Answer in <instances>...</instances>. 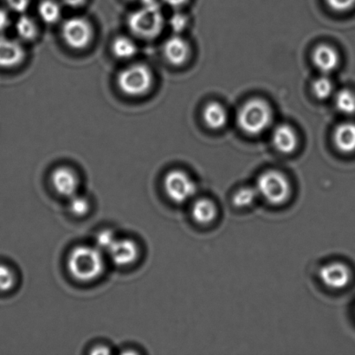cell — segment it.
I'll return each instance as SVG.
<instances>
[{"label":"cell","instance_id":"obj_6","mask_svg":"<svg viewBox=\"0 0 355 355\" xmlns=\"http://www.w3.org/2000/svg\"><path fill=\"white\" fill-rule=\"evenodd\" d=\"M61 36L64 44L72 50H85L93 40L92 24L81 16L69 17L62 24Z\"/></svg>","mask_w":355,"mask_h":355},{"label":"cell","instance_id":"obj_24","mask_svg":"<svg viewBox=\"0 0 355 355\" xmlns=\"http://www.w3.org/2000/svg\"><path fill=\"white\" fill-rule=\"evenodd\" d=\"M69 209L76 217H83L90 210L89 200L85 196L76 193L69 198Z\"/></svg>","mask_w":355,"mask_h":355},{"label":"cell","instance_id":"obj_33","mask_svg":"<svg viewBox=\"0 0 355 355\" xmlns=\"http://www.w3.org/2000/svg\"><path fill=\"white\" fill-rule=\"evenodd\" d=\"M110 353V350L107 349V347L99 346L96 347L95 350L92 351V354H107Z\"/></svg>","mask_w":355,"mask_h":355},{"label":"cell","instance_id":"obj_22","mask_svg":"<svg viewBox=\"0 0 355 355\" xmlns=\"http://www.w3.org/2000/svg\"><path fill=\"white\" fill-rule=\"evenodd\" d=\"M259 197L257 188L254 187H243L239 188L238 191L233 194L232 202L236 207L246 208L250 207L255 203L257 198Z\"/></svg>","mask_w":355,"mask_h":355},{"label":"cell","instance_id":"obj_10","mask_svg":"<svg viewBox=\"0 0 355 355\" xmlns=\"http://www.w3.org/2000/svg\"><path fill=\"white\" fill-rule=\"evenodd\" d=\"M52 186L62 197L71 198L78 193L80 179L74 169L67 166H61L52 171Z\"/></svg>","mask_w":355,"mask_h":355},{"label":"cell","instance_id":"obj_21","mask_svg":"<svg viewBox=\"0 0 355 355\" xmlns=\"http://www.w3.org/2000/svg\"><path fill=\"white\" fill-rule=\"evenodd\" d=\"M335 103L340 113L345 116L355 114V93L349 89L339 90L336 94Z\"/></svg>","mask_w":355,"mask_h":355},{"label":"cell","instance_id":"obj_5","mask_svg":"<svg viewBox=\"0 0 355 355\" xmlns=\"http://www.w3.org/2000/svg\"><path fill=\"white\" fill-rule=\"evenodd\" d=\"M255 187L259 197L273 205L284 204L291 195L290 180L277 170H268L261 173Z\"/></svg>","mask_w":355,"mask_h":355},{"label":"cell","instance_id":"obj_23","mask_svg":"<svg viewBox=\"0 0 355 355\" xmlns=\"http://www.w3.org/2000/svg\"><path fill=\"white\" fill-rule=\"evenodd\" d=\"M313 94L319 100H326L333 95L335 87L328 76H321L315 79L312 85Z\"/></svg>","mask_w":355,"mask_h":355},{"label":"cell","instance_id":"obj_9","mask_svg":"<svg viewBox=\"0 0 355 355\" xmlns=\"http://www.w3.org/2000/svg\"><path fill=\"white\" fill-rule=\"evenodd\" d=\"M19 38L0 35V69L17 67L26 59V50Z\"/></svg>","mask_w":355,"mask_h":355},{"label":"cell","instance_id":"obj_27","mask_svg":"<svg viewBox=\"0 0 355 355\" xmlns=\"http://www.w3.org/2000/svg\"><path fill=\"white\" fill-rule=\"evenodd\" d=\"M168 24L173 34H180L188 26V17L180 10H175L170 16Z\"/></svg>","mask_w":355,"mask_h":355},{"label":"cell","instance_id":"obj_11","mask_svg":"<svg viewBox=\"0 0 355 355\" xmlns=\"http://www.w3.org/2000/svg\"><path fill=\"white\" fill-rule=\"evenodd\" d=\"M111 260L117 266H130L138 260L139 247L134 240L117 239L109 250Z\"/></svg>","mask_w":355,"mask_h":355},{"label":"cell","instance_id":"obj_14","mask_svg":"<svg viewBox=\"0 0 355 355\" xmlns=\"http://www.w3.org/2000/svg\"><path fill=\"white\" fill-rule=\"evenodd\" d=\"M298 135L294 128L288 124L277 125L272 133V144L278 152L290 155L297 150Z\"/></svg>","mask_w":355,"mask_h":355},{"label":"cell","instance_id":"obj_16","mask_svg":"<svg viewBox=\"0 0 355 355\" xmlns=\"http://www.w3.org/2000/svg\"><path fill=\"white\" fill-rule=\"evenodd\" d=\"M218 209L214 201L209 198H198L191 207V216L200 225H209L217 218Z\"/></svg>","mask_w":355,"mask_h":355},{"label":"cell","instance_id":"obj_1","mask_svg":"<svg viewBox=\"0 0 355 355\" xmlns=\"http://www.w3.org/2000/svg\"><path fill=\"white\" fill-rule=\"evenodd\" d=\"M69 274L80 282L95 281L105 270L103 252L96 246L80 245L71 250L67 260Z\"/></svg>","mask_w":355,"mask_h":355},{"label":"cell","instance_id":"obj_20","mask_svg":"<svg viewBox=\"0 0 355 355\" xmlns=\"http://www.w3.org/2000/svg\"><path fill=\"white\" fill-rule=\"evenodd\" d=\"M37 14L42 22L55 24L62 19V6L55 0H43L37 6Z\"/></svg>","mask_w":355,"mask_h":355},{"label":"cell","instance_id":"obj_8","mask_svg":"<svg viewBox=\"0 0 355 355\" xmlns=\"http://www.w3.org/2000/svg\"><path fill=\"white\" fill-rule=\"evenodd\" d=\"M322 283L332 290H342L349 284L352 271L346 263L331 262L324 264L319 270Z\"/></svg>","mask_w":355,"mask_h":355},{"label":"cell","instance_id":"obj_31","mask_svg":"<svg viewBox=\"0 0 355 355\" xmlns=\"http://www.w3.org/2000/svg\"><path fill=\"white\" fill-rule=\"evenodd\" d=\"M162 2L166 6L173 10H180L186 6L188 0H162Z\"/></svg>","mask_w":355,"mask_h":355},{"label":"cell","instance_id":"obj_29","mask_svg":"<svg viewBox=\"0 0 355 355\" xmlns=\"http://www.w3.org/2000/svg\"><path fill=\"white\" fill-rule=\"evenodd\" d=\"M328 6L336 12H347L355 6V0H326Z\"/></svg>","mask_w":355,"mask_h":355},{"label":"cell","instance_id":"obj_30","mask_svg":"<svg viewBox=\"0 0 355 355\" xmlns=\"http://www.w3.org/2000/svg\"><path fill=\"white\" fill-rule=\"evenodd\" d=\"M12 24L9 10L0 7V35L5 33L12 26Z\"/></svg>","mask_w":355,"mask_h":355},{"label":"cell","instance_id":"obj_32","mask_svg":"<svg viewBox=\"0 0 355 355\" xmlns=\"http://www.w3.org/2000/svg\"><path fill=\"white\" fill-rule=\"evenodd\" d=\"M62 2L64 6L69 7V8L78 9L85 6L87 0H62Z\"/></svg>","mask_w":355,"mask_h":355},{"label":"cell","instance_id":"obj_7","mask_svg":"<svg viewBox=\"0 0 355 355\" xmlns=\"http://www.w3.org/2000/svg\"><path fill=\"white\" fill-rule=\"evenodd\" d=\"M164 189L168 197L176 204L189 201L197 193L196 182L183 170L175 169L166 173Z\"/></svg>","mask_w":355,"mask_h":355},{"label":"cell","instance_id":"obj_17","mask_svg":"<svg viewBox=\"0 0 355 355\" xmlns=\"http://www.w3.org/2000/svg\"><path fill=\"white\" fill-rule=\"evenodd\" d=\"M203 119L208 128L214 130H220L227 123V111L220 103L211 102L204 107Z\"/></svg>","mask_w":355,"mask_h":355},{"label":"cell","instance_id":"obj_2","mask_svg":"<svg viewBox=\"0 0 355 355\" xmlns=\"http://www.w3.org/2000/svg\"><path fill=\"white\" fill-rule=\"evenodd\" d=\"M128 26L132 33L141 40H154L162 33L165 26L164 16L156 0L140 5L128 17Z\"/></svg>","mask_w":355,"mask_h":355},{"label":"cell","instance_id":"obj_15","mask_svg":"<svg viewBox=\"0 0 355 355\" xmlns=\"http://www.w3.org/2000/svg\"><path fill=\"white\" fill-rule=\"evenodd\" d=\"M334 144L340 153L345 155L355 152V123L345 121L336 128Z\"/></svg>","mask_w":355,"mask_h":355},{"label":"cell","instance_id":"obj_34","mask_svg":"<svg viewBox=\"0 0 355 355\" xmlns=\"http://www.w3.org/2000/svg\"><path fill=\"white\" fill-rule=\"evenodd\" d=\"M131 2L139 3L140 5H144V3H150L154 1V0H130Z\"/></svg>","mask_w":355,"mask_h":355},{"label":"cell","instance_id":"obj_13","mask_svg":"<svg viewBox=\"0 0 355 355\" xmlns=\"http://www.w3.org/2000/svg\"><path fill=\"white\" fill-rule=\"evenodd\" d=\"M312 60L316 68L323 74H329L339 67L340 58L339 52L329 44H320L315 48Z\"/></svg>","mask_w":355,"mask_h":355},{"label":"cell","instance_id":"obj_28","mask_svg":"<svg viewBox=\"0 0 355 355\" xmlns=\"http://www.w3.org/2000/svg\"><path fill=\"white\" fill-rule=\"evenodd\" d=\"M6 8L17 15L24 14L29 10L31 0H5Z\"/></svg>","mask_w":355,"mask_h":355},{"label":"cell","instance_id":"obj_19","mask_svg":"<svg viewBox=\"0 0 355 355\" xmlns=\"http://www.w3.org/2000/svg\"><path fill=\"white\" fill-rule=\"evenodd\" d=\"M14 30H15L17 38L21 42H31L37 36V24L33 17L27 13L21 14L14 22Z\"/></svg>","mask_w":355,"mask_h":355},{"label":"cell","instance_id":"obj_4","mask_svg":"<svg viewBox=\"0 0 355 355\" xmlns=\"http://www.w3.org/2000/svg\"><path fill=\"white\" fill-rule=\"evenodd\" d=\"M154 81L152 69L141 62L128 65L118 73L116 78L118 89L130 97L147 95L154 86Z\"/></svg>","mask_w":355,"mask_h":355},{"label":"cell","instance_id":"obj_25","mask_svg":"<svg viewBox=\"0 0 355 355\" xmlns=\"http://www.w3.org/2000/svg\"><path fill=\"white\" fill-rule=\"evenodd\" d=\"M16 284L15 273L6 264H0V291H12Z\"/></svg>","mask_w":355,"mask_h":355},{"label":"cell","instance_id":"obj_26","mask_svg":"<svg viewBox=\"0 0 355 355\" xmlns=\"http://www.w3.org/2000/svg\"><path fill=\"white\" fill-rule=\"evenodd\" d=\"M117 239L114 232L111 230H103L97 234L95 246L101 252L107 253Z\"/></svg>","mask_w":355,"mask_h":355},{"label":"cell","instance_id":"obj_18","mask_svg":"<svg viewBox=\"0 0 355 355\" xmlns=\"http://www.w3.org/2000/svg\"><path fill=\"white\" fill-rule=\"evenodd\" d=\"M111 51L114 58L120 60H130L137 54V43L128 36H118L111 44Z\"/></svg>","mask_w":355,"mask_h":355},{"label":"cell","instance_id":"obj_3","mask_svg":"<svg viewBox=\"0 0 355 355\" xmlns=\"http://www.w3.org/2000/svg\"><path fill=\"white\" fill-rule=\"evenodd\" d=\"M273 121V111L263 99L253 98L243 104L238 114V123L245 134L259 135L270 128Z\"/></svg>","mask_w":355,"mask_h":355},{"label":"cell","instance_id":"obj_12","mask_svg":"<svg viewBox=\"0 0 355 355\" xmlns=\"http://www.w3.org/2000/svg\"><path fill=\"white\" fill-rule=\"evenodd\" d=\"M163 55L170 64L181 66L187 62L191 54V48L188 42L180 36L173 34L163 44Z\"/></svg>","mask_w":355,"mask_h":355}]
</instances>
